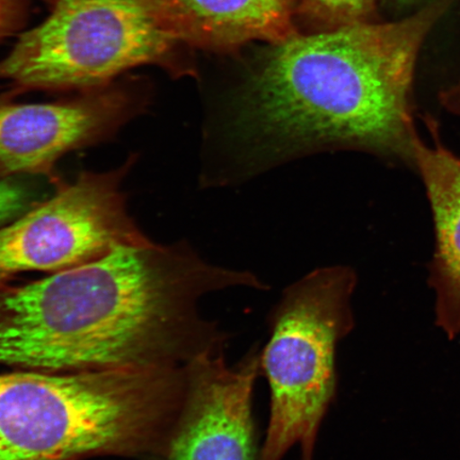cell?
<instances>
[{"instance_id":"6da1fadb","label":"cell","mask_w":460,"mask_h":460,"mask_svg":"<svg viewBox=\"0 0 460 460\" xmlns=\"http://www.w3.org/2000/svg\"><path fill=\"white\" fill-rule=\"evenodd\" d=\"M456 2L270 44L212 112L207 137L216 163L206 181L226 185L335 149L411 161L418 56Z\"/></svg>"},{"instance_id":"7a4b0ae2","label":"cell","mask_w":460,"mask_h":460,"mask_svg":"<svg viewBox=\"0 0 460 460\" xmlns=\"http://www.w3.org/2000/svg\"><path fill=\"white\" fill-rule=\"evenodd\" d=\"M256 276L212 266L186 243L119 246L24 285L0 286V364L92 372L181 367L226 336L200 298Z\"/></svg>"},{"instance_id":"3957f363","label":"cell","mask_w":460,"mask_h":460,"mask_svg":"<svg viewBox=\"0 0 460 460\" xmlns=\"http://www.w3.org/2000/svg\"><path fill=\"white\" fill-rule=\"evenodd\" d=\"M186 389L185 367L0 373V460L160 457Z\"/></svg>"},{"instance_id":"277c9868","label":"cell","mask_w":460,"mask_h":460,"mask_svg":"<svg viewBox=\"0 0 460 460\" xmlns=\"http://www.w3.org/2000/svg\"><path fill=\"white\" fill-rule=\"evenodd\" d=\"M41 24L0 60L8 96L28 91H90L142 66L197 76L191 49L165 28L149 0H49Z\"/></svg>"},{"instance_id":"5b68a950","label":"cell","mask_w":460,"mask_h":460,"mask_svg":"<svg viewBox=\"0 0 460 460\" xmlns=\"http://www.w3.org/2000/svg\"><path fill=\"white\" fill-rule=\"evenodd\" d=\"M355 286L348 267L316 270L288 288L274 308L271 337L259 355L271 393L261 460H281L296 446L302 460H314L336 393L337 344L354 326Z\"/></svg>"},{"instance_id":"8992f818","label":"cell","mask_w":460,"mask_h":460,"mask_svg":"<svg viewBox=\"0 0 460 460\" xmlns=\"http://www.w3.org/2000/svg\"><path fill=\"white\" fill-rule=\"evenodd\" d=\"M137 163L80 172L54 182L53 197L0 227V286L28 272L56 273L105 256L119 246L151 243L129 215L124 180Z\"/></svg>"},{"instance_id":"52a82bcc","label":"cell","mask_w":460,"mask_h":460,"mask_svg":"<svg viewBox=\"0 0 460 460\" xmlns=\"http://www.w3.org/2000/svg\"><path fill=\"white\" fill-rule=\"evenodd\" d=\"M146 84H111L72 99L19 103L0 95V178L59 180L56 164L66 154L111 140L147 111Z\"/></svg>"},{"instance_id":"ba28073f","label":"cell","mask_w":460,"mask_h":460,"mask_svg":"<svg viewBox=\"0 0 460 460\" xmlns=\"http://www.w3.org/2000/svg\"><path fill=\"white\" fill-rule=\"evenodd\" d=\"M223 349L186 366L185 400L160 460H257L252 400L261 360L251 352L229 367Z\"/></svg>"},{"instance_id":"9c48e42d","label":"cell","mask_w":460,"mask_h":460,"mask_svg":"<svg viewBox=\"0 0 460 460\" xmlns=\"http://www.w3.org/2000/svg\"><path fill=\"white\" fill-rule=\"evenodd\" d=\"M166 29L190 49L230 54L298 33L297 0H149Z\"/></svg>"},{"instance_id":"30bf717a","label":"cell","mask_w":460,"mask_h":460,"mask_svg":"<svg viewBox=\"0 0 460 460\" xmlns=\"http://www.w3.org/2000/svg\"><path fill=\"white\" fill-rule=\"evenodd\" d=\"M430 142L415 137L411 163L422 177L433 210L436 251L430 284L437 324L454 338L460 332V158L442 146L435 120H428Z\"/></svg>"},{"instance_id":"8fae6325","label":"cell","mask_w":460,"mask_h":460,"mask_svg":"<svg viewBox=\"0 0 460 460\" xmlns=\"http://www.w3.org/2000/svg\"><path fill=\"white\" fill-rule=\"evenodd\" d=\"M376 0H297L296 24L312 32L336 31L374 21Z\"/></svg>"},{"instance_id":"7c38bea8","label":"cell","mask_w":460,"mask_h":460,"mask_svg":"<svg viewBox=\"0 0 460 460\" xmlns=\"http://www.w3.org/2000/svg\"><path fill=\"white\" fill-rule=\"evenodd\" d=\"M33 182L16 177L0 178V227L26 214L43 200Z\"/></svg>"},{"instance_id":"4fadbf2b","label":"cell","mask_w":460,"mask_h":460,"mask_svg":"<svg viewBox=\"0 0 460 460\" xmlns=\"http://www.w3.org/2000/svg\"><path fill=\"white\" fill-rule=\"evenodd\" d=\"M22 15V4L17 0H0V41L19 25Z\"/></svg>"},{"instance_id":"5bb4252c","label":"cell","mask_w":460,"mask_h":460,"mask_svg":"<svg viewBox=\"0 0 460 460\" xmlns=\"http://www.w3.org/2000/svg\"><path fill=\"white\" fill-rule=\"evenodd\" d=\"M439 97L441 105L460 118V78L457 83L442 91Z\"/></svg>"},{"instance_id":"9a60e30c","label":"cell","mask_w":460,"mask_h":460,"mask_svg":"<svg viewBox=\"0 0 460 460\" xmlns=\"http://www.w3.org/2000/svg\"><path fill=\"white\" fill-rule=\"evenodd\" d=\"M395 2H398L401 4H411L416 2V0H395Z\"/></svg>"}]
</instances>
